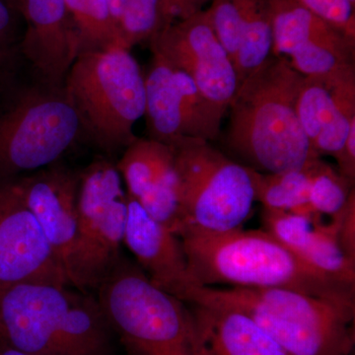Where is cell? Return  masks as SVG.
I'll list each match as a JSON object with an SVG mask.
<instances>
[{
  "mask_svg": "<svg viewBox=\"0 0 355 355\" xmlns=\"http://www.w3.org/2000/svg\"><path fill=\"white\" fill-rule=\"evenodd\" d=\"M193 286L284 288L355 306V284L312 268L266 230L180 232Z\"/></svg>",
  "mask_w": 355,
  "mask_h": 355,
  "instance_id": "cell-1",
  "label": "cell"
},
{
  "mask_svg": "<svg viewBox=\"0 0 355 355\" xmlns=\"http://www.w3.org/2000/svg\"><path fill=\"white\" fill-rule=\"evenodd\" d=\"M303 78L288 58L272 55L240 83L228 108L227 146L243 165L272 174L321 158L311 147L296 110Z\"/></svg>",
  "mask_w": 355,
  "mask_h": 355,
  "instance_id": "cell-2",
  "label": "cell"
},
{
  "mask_svg": "<svg viewBox=\"0 0 355 355\" xmlns=\"http://www.w3.org/2000/svg\"><path fill=\"white\" fill-rule=\"evenodd\" d=\"M95 293L69 284L0 282V342L29 355H112Z\"/></svg>",
  "mask_w": 355,
  "mask_h": 355,
  "instance_id": "cell-3",
  "label": "cell"
},
{
  "mask_svg": "<svg viewBox=\"0 0 355 355\" xmlns=\"http://www.w3.org/2000/svg\"><path fill=\"white\" fill-rule=\"evenodd\" d=\"M184 302L239 311L287 355H352L355 306L284 288L193 286Z\"/></svg>",
  "mask_w": 355,
  "mask_h": 355,
  "instance_id": "cell-4",
  "label": "cell"
},
{
  "mask_svg": "<svg viewBox=\"0 0 355 355\" xmlns=\"http://www.w3.org/2000/svg\"><path fill=\"white\" fill-rule=\"evenodd\" d=\"M94 293L128 355H196L188 303L154 286L127 257Z\"/></svg>",
  "mask_w": 355,
  "mask_h": 355,
  "instance_id": "cell-5",
  "label": "cell"
},
{
  "mask_svg": "<svg viewBox=\"0 0 355 355\" xmlns=\"http://www.w3.org/2000/svg\"><path fill=\"white\" fill-rule=\"evenodd\" d=\"M64 86L81 125L107 153L130 146L146 114V83L130 50L114 46L79 53Z\"/></svg>",
  "mask_w": 355,
  "mask_h": 355,
  "instance_id": "cell-6",
  "label": "cell"
},
{
  "mask_svg": "<svg viewBox=\"0 0 355 355\" xmlns=\"http://www.w3.org/2000/svg\"><path fill=\"white\" fill-rule=\"evenodd\" d=\"M168 146L174 154L184 227L209 232L241 228L256 202L258 172L207 140L179 139Z\"/></svg>",
  "mask_w": 355,
  "mask_h": 355,
  "instance_id": "cell-7",
  "label": "cell"
},
{
  "mask_svg": "<svg viewBox=\"0 0 355 355\" xmlns=\"http://www.w3.org/2000/svg\"><path fill=\"white\" fill-rule=\"evenodd\" d=\"M81 128L64 85L26 90L0 113V180L55 164Z\"/></svg>",
  "mask_w": 355,
  "mask_h": 355,
  "instance_id": "cell-8",
  "label": "cell"
},
{
  "mask_svg": "<svg viewBox=\"0 0 355 355\" xmlns=\"http://www.w3.org/2000/svg\"><path fill=\"white\" fill-rule=\"evenodd\" d=\"M78 239L72 286L94 292L120 260L128 195L116 164L98 159L79 176Z\"/></svg>",
  "mask_w": 355,
  "mask_h": 355,
  "instance_id": "cell-9",
  "label": "cell"
},
{
  "mask_svg": "<svg viewBox=\"0 0 355 355\" xmlns=\"http://www.w3.org/2000/svg\"><path fill=\"white\" fill-rule=\"evenodd\" d=\"M153 53L144 78L149 139L167 144L179 139H216L226 112L207 100L183 70Z\"/></svg>",
  "mask_w": 355,
  "mask_h": 355,
  "instance_id": "cell-10",
  "label": "cell"
},
{
  "mask_svg": "<svg viewBox=\"0 0 355 355\" xmlns=\"http://www.w3.org/2000/svg\"><path fill=\"white\" fill-rule=\"evenodd\" d=\"M150 43L153 51L188 74L207 100L227 111L239 79L232 60L212 29L207 10L165 26Z\"/></svg>",
  "mask_w": 355,
  "mask_h": 355,
  "instance_id": "cell-11",
  "label": "cell"
},
{
  "mask_svg": "<svg viewBox=\"0 0 355 355\" xmlns=\"http://www.w3.org/2000/svg\"><path fill=\"white\" fill-rule=\"evenodd\" d=\"M0 282L71 286L13 179L0 180Z\"/></svg>",
  "mask_w": 355,
  "mask_h": 355,
  "instance_id": "cell-12",
  "label": "cell"
},
{
  "mask_svg": "<svg viewBox=\"0 0 355 355\" xmlns=\"http://www.w3.org/2000/svg\"><path fill=\"white\" fill-rule=\"evenodd\" d=\"M79 176L80 173L55 163L13 179L71 286L78 239Z\"/></svg>",
  "mask_w": 355,
  "mask_h": 355,
  "instance_id": "cell-13",
  "label": "cell"
},
{
  "mask_svg": "<svg viewBox=\"0 0 355 355\" xmlns=\"http://www.w3.org/2000/svg\"><path fill=\"white\" fill-rule=\"evenodd\" d=\"M296 110L315 153L335 158L355 123L354 64L324 76H304Z\"/></svg>",
  "mask_w": 355,
  "mask_h": 355,
  "instance_id": "cell-14",
  "label": "cell"
},
{
  "mask_svg": "<svg viewBox=\"0 0 355 355\" xmlns=\"http://www.w3.org/2000/svg\"><path fill=\"white\" fill-rule=\"evenodd\" d=\"M116 165L128 197L179 236L184 221L171 146L158 140L137 137L125 147Z\"/></svg>",
  "mask_w": 355,
  "mask_h": 355,
  "instance_id": "cell-15",
  "label": "cell"
},
{
  "mask_svg": "<svg viewBox=\"0 0 355 355\" xmlns=\"http://www.w3.org/2000/svg\"><path fill=\"white\" fill-rule=\"evenodd\" d=\"M27 31L22 51L44 85H64L69 69L80 53V42L65 0H24Z\"/></svg>",
  "mask_w": 355,
  "mask_h": 355,
  "instance_id": "cell-16",
  "label": "cell"
},
{
  "mask_svg": "<svg viewBox=\"0 0 355 355\" xmlns=\"http://www.w3.org/2000/svg\"><path fill=\"white\" fill-rule=\"evenodd\" d=\"M123 244L154 286L184 301L193 284L181 238L128 196Z\"/></svg>",
  "mask_w": 355,
  "mask_h": 355,
  "instance_id": "cell-17",
  "label": "cell"
},
{
  "mask_svg": "<svg viewBox=\"0 0 355 355\" xmlns=\"http://www.w3.org/2000/svg\"><path fill=\"white\" fill-rule=\"evenodd\" d=\"M263 229L312 268L355 284V261L347 258L328 223L293 212L263 209Z\"/></svg>",
  "mask_w": 355,
  "mask_h": 355,
  "instance_id": "cell-18",
  "label": "cell"
},
{
  "mask_svg": "<svg viewBox=\"0 0 355 355\" xmlns=\"http://www.w3.org/2000/svg\"><path fill=\"white\" fill-rule=\"evenodd\" d=\"M188 305L195 331L196 355H287L239 311L198 303Z\"/></svg>",
  "mask_w": 355,
  "mask_h": 355,
  "instance_id": "cell-19",
  "label": "cell"
},
{
  "mask_svg": "<svg viewBox=\"0 0 355 355\" xmlns=\"http://www.w3.org/2000/svg\"><path fill=\"white\" fill-rule=\"evenodd\" d=\"M272 11L275 55L288 58L303 46H328L354 57L355 39L292 0H268Z\"/></svg>",
  "mask_w": 355,
  "mask_h": 355,
  "instance_id": "cell-20",
  "label": "cell"
},
{
  "mask_svg": "<svg viewBox=\"0 0 355 355\" xmlns=\"http://www.w3.org/2000/svg\"><path fill=\"white\" fill-rule=\"evenodd\" d=\"M242 35L234 58L239 83L272 55V11L268 0H240ZM240 85V84H239Z\"/></svg>",
  "mask_w": 355,
  "mask_h": 355,
  "instance_id": "cell-21",
  "label": "cell"
},
{
  "mask_svg": "<svg viewBox=\"0 0 355 355\" xmlns=\"http://www.w3.org/2000/svg\"><path fill=\"white\" fill-rule=\"evenodd\" d=\"M320 159L300 169L272 174L258 172L256 202L266 210L303 214L308 207L311 180Z\"/></svg>",
  "mask_w": 355,
  "mask_h": 355,
  "instance_id": "cell-22",
  "label": "cell"
},
{
  "mask_svg": "<svg viewBox=\"0 0 355 355\" xmlns=\"http://www.w3.org/2000/svg\"><path fill=\"white\" fill-rule=\"evenodd\" d=\"M65 4L80 42V53L123 46L107 0H65Z\"/></svg>",
  "mask_w": 355,
  "mask_h": 355,
  "instance_id": "cell-23",
  "label": "cell"
},
{
  "mask_svg": "<svg viewBox=\"0 0 355 355\" xmlns=\"http://www.w3.org/2000/svg\"><path fill=\"white\" fill-rule=\"evenodd\" d=\"M354 190V184L320 159L311 180L309 202L304 216L319 219L326 216L333 218L342 211Z\"/></svg>",
  "mask_w": 355,
  "mask_h": 355,
  "instance_id": "cell-24",
  "label": "cell"
},
{
  "mask_svg": "<svg viewBox=\"0 0 355 355\" xmlns=\"http://www.w3.org/2000/svg\"><path fill=\"white\" fill-rule=\"evenodd\" d=\"M168 24L171 23L162 0H128L119 25L121 43L130 50L135 44L150 41Z\"/></svg>",
  "mask_w": 355,
  "mask_h": 355,
  "instance_id": "cell-25",
  "label": "cell"
},
{
  "mask_svg": "<svg viewBox=\"0 0 355 355\" xmlns=\"http://www.w3.org/2000/svg\"><path fill=\"white\" fill-rule=\"evenodd\" d=\"M207 12L217 39L234 64L241 43V2L240 0H211Z\"/></svg>",
  "mask_w": 355,
  "mask_h": 355,
  "instance_id": "cell-26",
  "label": "cell"
},
{
  "mask_svg": "<svg viewBox=\"0 0 355 355\" xmlns=\"http://www.w3.org/2000/svg\"><path fill=\"white\" fill-rule=\"evenodd\" d=\"M355 39L354 7L347 0H292Z\"/></svg>",
  "mask_w": 355,
  "mask_h": 355,
  "instance_id": "cell-27",
  "label": "cell"
},
{
  "mask_svg": "<svg viewBox=\"0 0 355 355\" xmlns=\"http://www.w3.org/2000/svg\"><path fill=\"white\" fill-rule=\"evenodd\" d=\"M329 225L335 232L336 241L347 258L355 261V191L350 193L349 200L340 214H336Z\"/></svg>",
  "mask_w": 355,
  "mask_h": 355,
  "instance_id": "cell-28",
  "label": "cell"
},
{
  "mask_svg": "<svg viewBox=\"0 0 355 355\" xmlns=\"http://www.w3.org/2000/svg\"><path fill=\"white\" fill-rule=\"evenodd\" d=\"M12 11L3 0H0V69L8 64L12 55Z\"/></svg>",
  "mask_w": 355,
  "mask_h": 355,
  "instance_id": "cell-29",
  "label": "cell"
},
{
  "mask_svg": "<svg viewBox=\"0 0 355 355\" xmlns=\"http://www.w3.org/2000/svg\"><path fill=\"white\" fill-rule=\"evenodd\" d=\"M338 171L354 184L355 181V123L350 128L349 135L340 153L335 157Z\"/></svg>",
  "mask_w": 355,
  "mask_h": 355,
  "instance_id": "cell-30",
  "label": "cell"
},
{
  "mask_svg": "<svg viewBox=\"0 0 355 355\" xmlns=\"http://www.w3.org/2000/svg\"><path fill=\"white\" fill-rule=\"evenodd\" d=\"M211 0H162L166 16L170 23L186 19L202 10V6Z\"/></svg>",
  "mask_w": 355,
  "mask_h": 355,
  "instance_id": "cell-31",
  "label": "cell"
},
{
  "mask_svg": "<svg viewBox=\"0 0 355 355\" xmlns=\"http://www.w3.org/2000/svg\"><path fill=\"white\" fill-rule=\"evenodd\" d=\"M128 0H107L108 3L110 13H111L112 19H113L114 25L119 31V25H120V20L121 14L123 12L125 4ZM120 33V31H119Z\"/></svg>",
  "mask_w": 355,
  "mask_h": 355,
  "instance_id": "cell-32",
  "label": "cell"
},
{
  "mask_svg": "<svg viewBox=\"0 0 355 355\" xmlns=\"http://www.w3.org/2000/svg\"><path fill=\"white\" fill-rule=\"evenodd\" d=\"M0 355H29L0 342Z\"/></svg>",
  "mask_w": 355,
  "mask_h": 355,
  "instance_id": "cell-33",
  "label": "cell"
},
{
  "mask_svg": "<svg viewBox=\"0 0 355 355\" xmlns=\"http://www.w3.org/2000/svg\"><path fill=\"white\" fill-rule=\"evenodd\" d=\"M3 1L13 11H19L20 13H22L23 7H24V0H3Z\"/></svg>",
  "mask_w": 355,
  "mask_h": 355,
  "instance_id": "cell-34",
  "label": "cell"
},
{
  "mask_svg": "<svg viewBox=\"0 0 355 355\" xmlns=\"http://www.w3.org/2000/svg\"><path fill=\"white\" fill-rule=\"evenodd\" d=\"M352 6H355V0H347Z\"/></svg>",
  "mask_w": 355,
  "mask_h": 355,
  "instance_id": "cell-35",
  "label": "cell"
}]
</instances>
